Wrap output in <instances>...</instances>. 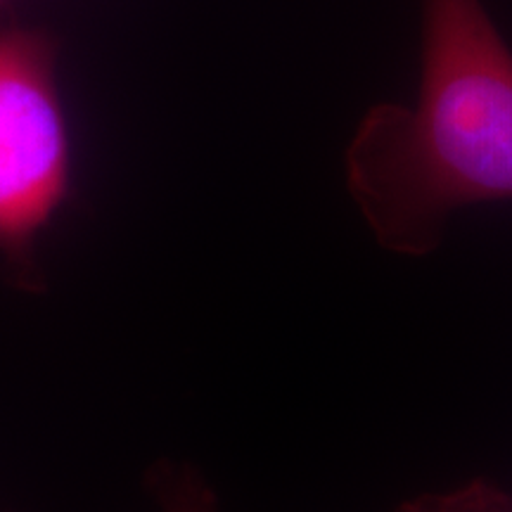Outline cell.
Listing matches in <instances>:
<instances>
[{"mask_svg":"<svg viewBox=\"0 0 512 512\" xmlns=\"http://www.w3.org/2000/svg\"><path fill=\"white\" fill-rule=\"evenodd\" d=\"M145 486L162 512H216V494L195 465L157 460L147 470Z\"/></svg>","mask_w":512,"mask_h":512,"instance_id":"3","label":"cell"},{"mask_svg":"<svg viewBox=\"0 0 512 512\" xmlns=\"http://www.w3.org/2000/svg\"><path fill=\"white\" fill-rule=\"evenodd\" d=\"M415 105L366 114L347 183L384 249L425 256L456 211L512 200V50L482 0H422Z\"/></svg>","mask_w":512,"mask_h":512,"instance_id":"1","label":"cell"},{"mask_svg":"<svg viewBox=\"0 0 512 512\" xmlns=\"http://www.w3.org/2000/svg\"><path fill=\"white\" fill-rule=\"evenodd\" d=\"M0 3H3V0H0Z\"/></svg>","mask_w":512,"mask_h":512,"instance_id":"5","label":"cell"},{"mask_svg":"<svg viewBox=\"0 0 512 512\" xmlns=\"http://www.w3.org/2000/svg\"><path fill=\"white\" fill-rule=\"evenodd\" d=\"M394 512H512V496L489 479L477 477L451 491L408 498Z\"/></svg>","mask_w":512,"mask_h":512,"instance_id":"4","label":"cell"},{"mask_svg":"<svg viewBox=\"0 0 512 512\" xmlns=\"http://www.w3.org/2000/svg\"><path fill=\"white\" fill-rule=\"evenodd\" d=\"M48 36L0 31V254L17 285L41 287L38 235L69 195V136Z\"/></svg>","mask_w":512,"mask_h":512,"instance_id":"2","label":"cell"}]
</instances>
